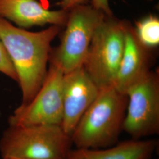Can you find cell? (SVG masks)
I'll use <instances>...</instances> for the list:
<instances>
[{"mask_svg": "<svg viewBox=\"0 0 159 159\" xmlns=\"http://www.w3.org/2000/svg\"><path fill=\"white\" fill-rule=\"evenodd\" d=\"M99 90L83 66L64 74L61 126L70 136L85 111L96 99Z\"/></svg>", "mask_w": 159, "mask_h": 159, "instance_id": "obj_8", "label": "cell"}, {"mask_svg": "<svg viewBox=\"0 0 159 159\" xmlns=\"http://www.w3.org/2000/svg\"><path fill=\"white\" fill-rule=\"evenodd\" d=\"M137 38L141 44L153 48L159 44V20L156 16L150 15L137 22L134 28Z\"/></svg>", "mask_w": 159, "mask_h": 159, "instance_id": "obj_12", "label": "cell"}, {"mask_svg": "<svg viewBox=\"0 0 159 159\" xmlns=\"http://www.w3.org/2000/svg\"><path fill=\"white\" fill-rule=\"evenodd\" d=\"M158 146L153 139H130L104 148H71L66 159H151Z\"/></svg>", "mask_w": 159, "mask_h": 159, "instance_id": "obj_11", "label": "cell"}, {"mask_svg": "<svg viewBox=\"0 0 159 159\" xmlns=\"http://www.w3.org/2000/svg\"><path fill=\"white\" fill-rule=\"evenodd\" d=\"M128 104L123 130L140 140L159 133V79L150 71L126 93Z\"/></svg>", "mask_w": 159, "mask_h": 159, "instance_id": "obj_7", "label": "cell"}, {"mask_svg": "<svg viewBox=\"0 0 159 159\" xmlns=\"http://www.w3.org/2000/svg\"><path fill=\"white\" fill-rule=\"evenodd\" d=\"M71 137L60 125H10L0 139L2 159H66Z\"/></svg>", "mask_w": 159, "mask_h": 159, "instance_id": "obj_3", "label": "cell"}, {"mask_svg": "<svg viewBox=\"0 0 159 159\" xmlns=\"http://www.w3.org/2000/svg\"><path fill=\"white\" fill-rule=\"evenodd\" d=\"M148 49L139 41L134 29L127 22L125 50L113 85L118 91L126 94L131 87L150 71Z\"/></svg>", "mask_w": 159, "mask_h": 159, "instance_id": "obj_10", "label": "cell"}, {"mask_svg": "<svg viewBox=\"0 0 159 159\" xmlns=\"http://www.w3.org/2000/svg\"><path fill=\"white\" fill-rule=\"evenodd\" d=\"M90 0H61L60 4L63 10L69 11L77 6L88 4Z\"/></svg>", "mask_w": 159, "mask_h": 159, "instance_id": "obj_15", "label": "cell"}, {"mask_svg": "<svg viewBox=\"0 0 159 159\" xmlns=\"http://www.w3.org/2000/svg\"><path fill=\"white\" fill-rule=\"evenodd\" d=\"M68 14L62 9L49 10L37 0H0V17L21 28L46 24L65 26Z\"/></svg>", "mask_w": 159, "mask_h": 159, "instance_id": "obj_9", "label": "cell"}, {"mask_svg": "<svg viewBox=\"0 0 159 159\" xmlns=\"http://www.w3.org/2000/svg\"><path fill=\"white\" fill-rule=\"evenodd\" d=\"M50 62L40 90L29 103L15 110L9 117V125H61L64 73L56 63Z\"/></svg>", "mask_w": 159, "mask_h": 159, "instance_id": "obj_6", "label": "cell"}, {"mask_svg": "<svg viewBox=\"0 0 159 159\" xmlns=\"http://www.w3.org/2000/svg\"><path fill=\"white\" fill-rule=\"evenodd\" d=\"M90 2L91 6L94 8L103 12L106 16H113V13L108 3V0H90Z\"/></svg>", "mask_w": 159, "mask_h": 159, "instance_id": "obj_14", "label": "cell"}, {"mask_svg": "<svg viewBox=\"0 0 159 159\" xmlns=\"http://www.w3.org/2000/svg\"><path fill=\"white\" fill-rule=\"evenodd\" d=\"M147 1H152V0H147Z\"/></svg>", "mask_w": 159, "mask_h": 159, "instance_id": "obj_16", "label": "cell"}, {"mask_svg": "<svg viewBox=\"0 0 159 159\" xmlns=\"http://www.w3.org/2000/svg\"><path fill=\"white\" fill-rule=\"evenodd\" d=\"M61 27L51 25L39 32H30L0 17V39L17 73L21 104L33 98L46 79L51 43Z\"/></svg>", "mask_w": 159, "mask_h": 159, "instance_id": "obj_1", "label": "cell"}, {"mask_svg": "<svg viewBox=\"0 0 159 159\" xmlns=\"http://www.w3.org/2000/svg\"><path fill=\"white\" fill-rule=\"evenodd\" d=\"M128 104L127 96L113 86L100 89L71 135L76 148H104L119 142Z\"/></svg>", "mask_w": 159, "mask_h": 159, "instance_id": "obj_2", "label": "cell"}, {"mask_svg": "<svg viewBox=\"0 0 159 159\" xmlns=\"http://www.w3.org/2000/svg\"><path fill=\"white\" fill-rule=\"evenodd\" d=\"M127 23L106 16L93 35L83 66L99 89L113 86L125 50Z\"/></svg>", "mask_w": 159, "mask_h": 159, "instance_id": "obj_4", "label": "cell"}, {"mask_svg": "<svg viewBox=\"0 0 159 159\" xmlns=\"http://www.w3.org/2000/svg\"></svg>", "mask_w": 159, "mask_h": 159, "instance_id": "obj_17", "label": "cell"}, {"mask_svg": "<svg viewBox=\"0 0 159 159\" xmlns=\"http://www.w3.org/2000/svg\"><path fill=\"white\" fill-rule=\"evenodd\" d=\"M0 72L12 80L18 81V77L16 70L13 66L6 48L0 39Z\"/></svg>", "mask_w": 159, "mask_h": 159, "instance_id": "obj_13", "label": "cell"}, {"mask_svg": "<svg viewBox=\"0 0 159 159\" xmlns=\"http://www.w3.org/2000/svg\"><path fill=\"white\" fill-rule=\"evenodd\" d=\"M106 16L91 4L69 11L61 43L51 52L49 60L58 64L64 74L83 66L93 35Z\"/></svg>", "mask_w": 159, "mask_h": 159, "instance_id": "obj_5", "label": "cell"}]
</instances>
